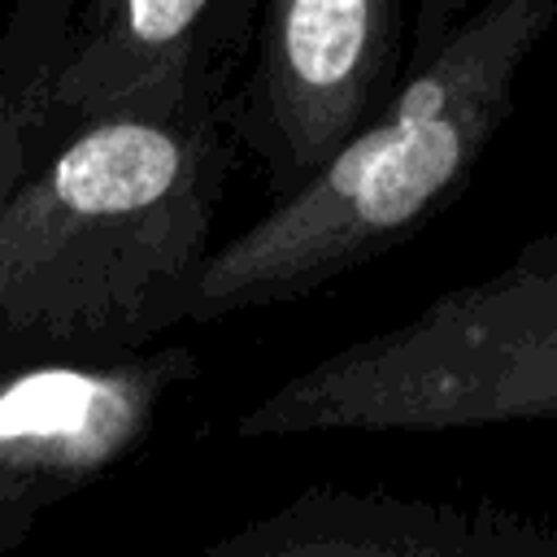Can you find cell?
I'll use <instances>...</instances> for the list:
<instances>
[{
    "label": "cell",
    "mask_w": 557,
    "mask_h": 557,
    "mask_svg": "<svg viewBox=\"0 0 557 557\" xmlns=\"http://www.w3.org/2000/svg\"><path fill=\"white\" fill-rule=\"evenodd\" d=\"M235 161L222 104L57 148L0 218V352L113 357L191 322Z\"/></svg>",
    "instance_id": "1"
},
{
    "label": "cell",
    "mask_w": 557,
    "mask_h": 557,
    "mask_svg": "<svg viewBox=\"0 0 557 557\" xmlns=\"http://www.w3.org/2000/svg\"><path fill=\"white\" fill-rule=\"evenodd\" d=\"M553 22L557 0H418L387 113L309 187L213 244L191 322L300 300L409 239L470 183Z\"/></svg>",
    "instance_id": "2"
},
{
    "label": "cell",
    "mask_w": 557,
    "mask_h": 557,
    "mask_svg": "<svg viewBox=\"0 0 557 557\" xmlns=\"http://www.w3.org/2000/svg\"><path fill=\"white\" fill-rule=\"evenodd\" d=\"M557 418V218L500 270L331 348L235 418L239 440Z\"/></svg>",
    "instance_id": "3"
},
{
    "label": "cell",
    "mask_w": 557,
    "mask_h": 557,
    "mask_svg": "<svg viewBox=\"0 0 557 557\" xmlns=\"http://www.w3.org/2000/svg\"><path fill=\"white\" fill-rule=\"evenodd\" d=\"M248 48L222 126L278 205L387 113L405 74L409 13L400 0H270Z\"/></svg>",
    "instance_id": "4"
},
{
    "label": "cell",
    "mask_w": 557,
    "mask_h": 557,
    "mask_svg": "<svg viewBox=\"0 0 557 557\" xmlns=\"http://www.w3.org/2000/svg\"><path fill=\"white\" fill-rule=\"evenodd\" d=\"M196 379L200 357L187 344L113 357L0 352V557L52 505L126 466Z\"/></svg>",
    "instance_id": "5"
},
{
    "label": "cell",
    "mask_w": 557,
    "mask_h": 557,
    "mask_svg": "<svg viewBox=\"0 0 557 557\" xmlns=\"http://www.w3.org/2000/svg\"><path fill=\"white\" fill-rule=\"evenodd\" d=\"M257 13L261 0H78L44 104L48 157L91 126L222 104Z\"/></svg>",
    "instance_id": "6"
},
{
    "label": "cell",
    "mask_w": 557,
    "mask_h": 557,
    "mask_svg": "<svg viewBox=\"0 0 557 557\" xmlns=\"http://www.w3.org/2000/svg\"><path fill=\"white\" fill-rule=\"evenodd\" d=\"M196 557H557V522L496 500L313 483Z\"/></svg>",
    "instance_id": "7"
},
{
    "label": "cell",
    "mask_w": 557,
    "mask_h": 557,
    "mask_svg": "<svg viewBox=\"0 0 557 557\" xmlns=\"http://www.w3.org/2000/svg\"><path fill=\"white\" fill-rule=\"evenodd\" d=\"M78 0H9L0 22V218L48 161L44 104Z\"/></svg>",
    "instance_id": "8"
},
{
    "label": "cell",
    "mask_w": 557,
    "mask_h": 557,
    "mask_svg": "<svg viewBox=\"0 0 557 557\" xmlns=\"http://www.w3.org/2000/svg\"><path fill=\"white\" fill-rule=\"evenodd\" d=\"M4 13H9V0H0V22H4Z\"/></svg>",
    "instance_id": "9"
}]
</instances>
